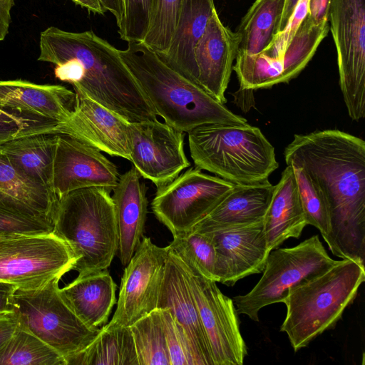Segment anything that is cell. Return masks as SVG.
Listing matches in <instances>:
<instances>
[{
    "instance_id": "cell-1",
    "label": "cell",
    "mask_w": 365,
    "mask_h": 365,
    "mask_svg": "<svg viewBox=\"0 0 365 365\" xmlns=\"http://www.w3.org/2000/svg\"><path fill=\"white\" fill-rule=\"evenodd\" d=\"M287 165L304 170L328 209L331 252L364 264L365 142L339 130L295 134L284 151Z\"/></svg>"
},
{
    "instance_id": "cell-2",
    "label": "cell",
    "mask_w": 365,
    "mask_h": 365,
    "mask_svg": "<svg viewBox=\"0 0 365 365\" xmlns=\"http://www.w3.org/2000/svg\"><path fill=\"white\" fill-rule=\"evenodd\" d=\"M72 58L83 77L73 89L122 116L129 123L155 120L157 115L123 61L119 50L91 30L71 32L49 26L40 34L38 61Z\"/></svg>"
},
{
    "instance_id": "cell-3",
    "label": "cell",
    "mask_w": 365,
    "mask_h": 365,
    "mask_svg": "<svg viewBox=\"0 0 365 365\" xmlns=\"http://www.w3.org/2000/svg\"><path fill=\"white\" fill-rule=\"evenodd\" d=\"M120 57L153 108L166 124L188 133L206 124L245 125L203 89L175 71L143 42L130 41Z\"/></svg>"
},
{
    "instance_id": "cell-4",
    "label": "cell",
    "mask_w": 365,
    "mask_h": 365,
    "mask_svg": "<svg viewBox=\"0 0 365 365\" xmlns=\"http://www.w3.org/2000/svg\"><path fill=\"white\" fill-rule=\"evenodd\" d=\"M364 280V264L342 259L321 275L291 290L282 302L287 314L280 331L287 334L295 352L335 327Z\"/></svg>"
},
{
    "instance_id": "cell-5",
    "label": "cell",
    "mask_w": 365,
    "mask_h": 365,
    "mask_svg": "<svg viewBox=\"0 0 365 365\" xmlns=\"http://www.w3.org/2000/svg\"><path fill=\"white\" fill-rule=\"evenodd\" d=\"M196 168L235 185L264 182L278 168L274 148L249 124H206L187 133Z\"/></svg>"
},
{
    "instance_id": "cell-6",
    "label": "cell",
    "mask_w": 365,
    "mask_h": 365,
    "mask_svg": "<svg viewBox=\"0 0 365 365\" xmlns=\"http://www.w3.org/2000/svg\"><path fill=\"white\" fill-rule=\"evenodd\" d=\"M110 190L92 187L59 199L53 232L71 247L78 275L108 269L118 250V232Z\"/></svg>"
},
{
    "instance_id": "cell-7",
    "label": "cell",
    "mask_w": 365,
    "mask_h": 365,
    "mask_svg": "<svg viewBox=\"0 0 365 365\" xmlns=\"http://www.w3.org/2000/svg\"><path fill=\"white\" fill-rule=\"evenodd\" d=\"M337 262L328 255L318 235L292 247L274 249L259 282L248 293L233 298L236 311L258 322L262 308L282 302L292 289L321 275Z\"/></svg>"
},
{
    "instance_id": "cell-8",
    "label": "cell",
    "mask_w": 365,
    "mask_h": 365,
    "mask_svg": "<svg viewBox=\"0 0 365 365\" xmlns=\"http://www.w3.org/2000/svg\"><path fill=\"white\" fill-rule=\"evenodd\" d=\"M59 280L36 290L16 289L14 302L19 327L55 349L67 365L94 339L100 328L86 325L67 305L59 293Z\"/></svg>"
},
{
    "instance_id": "cell-9",
    "label": "cell",
    "mask_w": 365,
    "mask_h": 365,
    "mask_svg": "<svg viewBox=\"0 0 365 365\" xmlns=\"http://www.w3.org/2000/svg\"><path fill=\"white\" fill-rule=\"evenodd\" d=\"M76 258L53 232L0 239V281L17 289H41L73 270Z\"/></svg>"
},
{
    "instance_id": "cell-10",
    "label": "cell",
    "mask_w": 365,
    "mask_h": 365,
    "mask_svg": "<svg viewBox=\"0 0 365 365\" xmlns=\"http://www.w3.org/2000/svg\"><path fill=\"white\" fill-rule=\"evenodd\" d=\"M339 85L349 117L365 116V0H330Z\"/></svg>"
},
{
    "instance_id": "cell-11",
    "label": "cell",
    "mask_w": 365,
    "mask_h": 365,
    "mask_svg": "<svg viewBox=\"0 0 365 365\" xmlns=\"http://www.w3.org/2000/svg\"><path fill=\"white\" fill-rule=\"evenodd\" d=\"M234 185L196 167L191 168L168 184L157 187L152 210L173 235L187 232L205 218Z\"/></svg>"
},
{
    "instance_id": "cell-12",
    "label": "cell",
    "mask_w": 365,
    "mask_h": 365,
    "mask_svg": "<svg viewBox=\"0 0 365 365\" xmlns=\"http://www.w3.org/2000/svg\"><path fill=\"white\" fill-rule=\"evenodd\" d=\"M180 259L209 341L214 365H242L247 349L232 299L222 293L216 282Z\"/></svg>"
},
{
    "instance_id": "cell-13",
    "label": "cell",
    "mask_w": 365,
    "mask_h": 365,
    "mask_svg": "<svg viewBox=\"0 0 365 365\" xmlns=\"http://www.w3.org/2000/svg\"><path fill=\"white\" fill-rule=\"evenodd\" d=\"M328 31V21L318 23L307 14L289 43L284 59L269 58L262 53L237 52L232 70L240 88H267L294 78L314 56Z\"/></svg>"
},
{
    "instance_id": "cell-14",
    "label": "cell",
    "mask_w": 365,
    "mask_h": 365,
    "mask_svg": "<svg viewBox=\"0 0 365 365\" xmlns=\"http://www.w3.org/2000/svg\"><path fill=\"white\" fill-rule=\"evenodd\" d=\"M168 252L167 247H158L143 236L125 266L117 308L109 324L130 327L157 308Z\"/></svg>"
},
{
    "instance_id": "cell-15",
    "label": "cell",
    "mask_w": 365,
    "mask_h": 365,
    "mask_svg": "<svg viewBox=\"0 0 365 365\" xmlns=\"http://www.w3.org/2000/svg\"><path fill=\"white\" fill-rule=\"evenodd\" d=\"M130 158L142 178L164 186L190 166L184 133L158 119L130 123Z\"/></svg>"
},
{
    "instance_id": "cell-16",
    "label": "cell",
    "mask_w": 365,
    "mask_h": 365,
    "mask_svg": "<svg viewBox=\"0 0 365 365\" xmlns=\"http://www.w3.org/2000/svg\"><path fill=\"white\" fill-rule=\"evenodd\" d=\"M119 177L117 166L101 150L71 136L57 134L51 188L58 199L87 187H103L112 191Z\"/></svg>"
},
{
    "instance_id": "cell-17",
    "label": "cell",
    "mask_w": 365,
    "mask_h": 365,
    "mask_svg": "<svg viewBox=\"0 0 365 365\" xmlns=\"http://www.w3.org/2000/svg\"><path fill=\"white\" fill-rule=\"evenodd\" d=\"M73 110L53 133L75 138L101 152L130 160V123L116 113L74 89Z\"/></svg>"
},
{
    "instance_id": "cell-18",
    "label": "cell",
    "mask_w": 365,
    "mask_h": 365,
    "mask_svg": "<svg viewBox=\"0 0 365 365\" xmlns=\"http://www.w3.org/2000/svg\"><path fill=\"white\" fill-rule=\"evenodd\" d=\"M75 100V92L61 85L0 81V110L36 123L56 127L65 122Z\"/></svg>"
},
{
    "instance_id": "cell-19",
    "label": "cell",
    "mask_w": 365,
    "mask_h": 365,
    "mask_svg": "<svg viewBox=\"0 0 365 365\" xmlns=\"http://www.w3.org/2000/svg\"><path fill=\"white\" fill-rule=\"evenodd\" d=\"M237 51L235 32L222 23L215 9L194 48L195 84L223 104Z\"/></svg>"
},
{
    "instance_id": "cell-20",
    "label": "cell",
    "mask_w": 365,
    "mask_h": 365,
    "mask_svg": "<svg viewBox=\"0 0 365 365\" xmlns=\"http://www.w3.org/2000/svg\"><path fill=\"white\" fill-rule=\"evenodd\" d=\"M201 232L210 235L214 242L218 256L219 282L233 286L238 280L264 270L270 250L263 223Z\"/></svg>"
},
{
    "instance_id": "cell-21",
    "label": "cell",
    "mask_w": 365,
    "mask_h": 365,
    "mask_svg": "<svg viewBox=\"0 0 365 365\" xmlns=\"http://www.w3.org/2000/svg\"><path fill=\"white\" fill-rule=\"evenodd\" d=\"M164 277L157 308L168 309L182 326L204 365H214L187 273L178 255L168 246Z\"/></svg>"
},
{
    "instance_id": "cell-22",
    "label": "cell",
    "mask_w": 365,
    "mask_h": 365,
    "mask_svg": "<svg viewBox=\"0 0 365 365\" xmlns=\"http://www.w3.org/2000/svg\"><path fill=\"white\" fill-rule=\"evenodd\" d=\"M134 166L120 175L111 195L118 232V253L125 266L144 236L148 211L147 187Z\"/></svg>"
},
{
    "instance_id": "cell-23",
    "label": "cell",
    "mask_w": 365,
    "mask_h": 365,
    "mask_svg": "<svg viewBox=\"0 0 365 365\" xmlns=\"http://www.w3.org/2000/svg\"><path fill=\"white\" fill-rule=\"evenodd\" d=\"M274 187L268 180L255 184L235 185L225 198L192 229L219 231L262 224Z\"/></svg>"
},
{
    "instance_id": "cell-24",
    "label": "cell",
    "mask_w": 365,
    "mask_h": 365,
    "mask_svg": "<svg viewBox=\"0 0 365 365\" xmlns=\"http://www.w3.org/2000/svg\"><path fill=\"white\" fill-rule=\"evenodd\" d=\"M58 203L51 188L23 174L0 153V209L54 225Z\"/></svg>"
},
{
    "instance_id": "cell-25",
    "label": "cell",
    "mask_w": 365,
    "mask_h": 365,
    "mask_svg": "<svg viewBox=\"0 0 365 365\" xmlns=\"http://www.w3.org/2000/svg\"><path fill=\"white\" fill-rule=\"evenodd\" d=\"M117 285L107 269L78 277L59 293L71 310L86 325L101 328L108 322L116 304Z\"/></svg>"
},
{
    "instance_id": "cell-26",
    "label": "cell",
    "mask_w": 365,
    "mask_h": 365,
    "mask_svg": "<svg viewBox=\"0 0 365 365\" xmlns=\"http://www.w3.org/2000/svg\"><path fill=\"white\" fill-rule=\"evenodd\" d=\"M215 10L214 0H182L168 50L158 54L168 66L195 83L194 48Z\"/></svg>"
},
{
    "instance_id": "cell-27",
    "label": "cell",
    "mask_w": 365,
    "mask_h": 365,
    "mask_svg": "<svg viewBox=\"0 0 365 365\" xmlns=\"http://www.w3.org/2000/svg\"><path fill=\"white\" fill-rule=\"evenodd\" d=\"M307 225L292 165H287L274 185L263 221V230L270 251L289 238H299Z\"/></svg>"
},
{
    "instance_id": "cell-28",
    "label": "cell",
    "mask_w": 365,
    "mask_h": 365,
    "mask_svg": "<svg viewBox=\"0 0 365 365\" xmlns=\"http://www.w3.org/2000/svg\"><path fill=\"white\" fill-rule=\"evenodd\" d=\"M56 140L57 133L27 134L3 144L0 153L23 174L52 190Z\"/></svg>"
},
{
    "instance_id": "cell-29",
    "label": "cell",
    "mask_w": 365,
    "mask_h": 365,
    "mask_svg": "<svg viewBox=\"0 0 365 365\" xmlns=\"http://www.w3.org/2000/svg\"><path fill=\"white\" fill-rule=\"evenodd\" d=\"M285 0H255L235 32L237 52L250 55L265 50L279 33Z\"/></svg>"
},
{
    "instance_id": "cell-30",
    "label": "cell",
    "mask_w": 365,
    "mask_h": 365,
    "mask_svg": "<svg viewBox=\"0 0 365 365\" xmlns=\"http://www.w3.org/2000/svg\"><path fill=\"white\" fill-rule=\"evenodd\" d=\"M67 365H138L130 327L106 324Z\"/></svg>"
},
{
    "instance_id": "cell-31",
    "label": "cell",
    "mask_w": 365,
    "mask_h": 365,
    "mask_svg": "<svg viewBox=\"0 0 365 365\" xmlns=\"http://www.w3.org/2000/svg\"><path fill=\"white\" fill-rule=\"evenodd\" d=\"M129 327L138 365H170L161 309H155Z\"/></svg>"
},
{
    "instance_id": "cell-32",
    "label": "cell",
    "mask_w": 365,
    "mask_h": 365,
    "mask_svg": "<svg viewBox=\"0 0 365 365\" xmlns=\"http://www.w3.org/2000/svg\"><path fill=\"white\" fill-rule=\"evenodd\" d=\"M173 237L170 250L202 276L219 282L218 256L210 235L192 229Z\"/></svg>"
},
{
    "instance_id": "cell-33",
    "label": "cell",
    "mask_w": 365,
    "mask_h": 365,
    "mask_svg": "<svg viewBox=\"0 0 365 365\" xmlns=\"http://www.w3.org/2000/svg\"><path fill=\"white\" fill-rule=\"evenodd\" d=\"M0 365H66V361L46 343L19 327L0 349Z\"/></svg>"
},
{
    "instance_id": "cell-34",
    "label": "cell",
    "mask_w": 365,
    "mask_h": 365,
    "mask_svg": "<svg viewBox=\"0 0 365 365\" xmlns=\"http://www.w3.org/2000/svg\"><path fill=\"white\" fill-rule=\"evenodd\" d=\"M182 0H153L150 24L143 42L158 54L171 42Z\"/></svg>"
},
{
    "instance_id": "cell-35",
    "label": "cell",
    "mask_w": 365,
    "mask_h": 365,
    "mask_svg": "<svg viewBox=\"0 0 365 365\" xmlns=\"http://www.w3.org/2000/svg\"><path fill=\"white\" fill-rule=\"evenodd\" d=\"M290 165L294 172L307 223L319 230L329 246L331 240V227L325 200L303 168Z\"/></svg>"
},
{
    "instance_id": "cell-36",
    "label": "cell",
    "mask_w": 365,
    "mask_h": 365,
    "mask_svg": "<svg viewBox=\"0 0 365 365\" xmlns=\"http://www.w3.org/2000/svg\"><path fill=\"white\" fill-rule=\"evenodd\" d=\"M170 365H204L182 326L168 309H161Z\"/></svg>"
},
{
    "instance_id": "cell-37",
    "label": "cell",
    "mask_w": 365,
    "mask_h": 365,
    "mask_svg": "<svg viewBox=\"0 0 365 365\" xmlns=\"http://www.w3.org/2000/svg\"><path fill=\"white\" fill-rule=\"evenodd\" d=\"M153 0H124L125 15L118 32L121 39L142 42L148 30Z\"/></svg>"
},
{
    "instance_id": "cell-38",
    "label": "cell",
    "mask_w": 365,
    "mask_h": 365,
    "mask_svg": "<svg viewBox=\"0 0 365 365\" xmlns=\"http://www.w3.org/2000/svg\"><path fill=\"white\" fill-rule=\"evenodd\" d=\"M53 228L51 222L0 209V237L50 233Z\"/></svg>"
},
{
    "instance_id": "cell-39",
    "label": "cell",
    "mask_w": 365,
    "mask_h": 365,
    "mask_svg": "<svg viewBox=\"0 0 365 365\" xmlns=\"http://www.w3.org/2000/svg\"><path fill=\"white\" fill-rule=\"evenodd\" d=\"M308 11L309 0H299L284 29L279 32L270 45L261 53L269 58L284 59L289 43L308 14Z\"/></svg>"
},
{
    "instance_id": "cell-40",
    "label": "cell",
    "mask_w": 365,
    "mask_h": 365,
    "mask_svg": "<svg viewBox=\"0 0 365 365\" xmlns=\"http://www.w3.org/2000/svg\"><path fill=\"white\" fill-rule=\"evenodd\" d=\"M54 127L36 123L0 110V146L21 135L53 133Z\"/></svg>"
},
{
    "instance_id": "cell-41",
    "label": "cell",
    "mask_w": 365,
    "mask_h": 365,
    "mask_svg": "<svg viewBox=\"0 0 365 365\" xmlns=\"http://www.w3.org/2000/svg\"><path fill=\"white\" fill-rule=\"evenodd\" d=\"M16 287L0 281V317L15 312L14 296Z\"/></svg>"
},
{
    "instance_id": "cell-42",
    "label": "cell",
    "mask_w": 365,
    "mask_h": 365,
    "mask_svg": "<svg viewBox=\"0 0 365 365\" xmlns=\"http://www.w3.org/2000/svg\"><path fill=\"white\" fill-rule=\"evenodd\" d=\"M19 327L15 312L0 317V349L9 341Z\"/></svg>"
},
{
    "instance_id": "cell-43",
    "label": "cell",
    "mask_w": 365,
    "mask_h": 365,
    "mask_svg": "<svg viewBox=\"0 0 365 365\" xmlns=\"http://www.w3.org/2000/svg\"><path fill=\"white\" fill-rule=\"evenodd\" d=\"M14 4L15 0H0V41H4L9 34Z\"/></svg>"
},
{
    "instance_id": "cell-44",
    "label": "cell",
    "mask_w": 365,
    "mask_h": 365,
    "mask_svg": "<svg viewBox=\"0 0 365 365\" xmlns=\"http://www.w3.org/2000/svg\"><path fill=\"white\" fill-rule=\"evenodd\" d=\"M330 0H309L308 14L316 22L328 21Z\"/></svg>"
},
{
    "instance_id": "cell-45",
    "label": "cell",
    "mask_w": 365,
    "mask_h": 365,
    "mask_svg": "<svg viewBox=\"0 0 365 365\" xmlns=\"http://www.w3.org/2000/svg\"><path fill=\"white\" fill-rule=\"evenodd\" d=\"M100 1L106 11L110 12L114 16L118 27L120 29L125 15L124 0H100Z\"/></svg>"
},
{
    "instance_id": "cell-46",
    "label": "cell",
    "mask_w": 365,
    "mask_h": 365,
    "mask_svg": "<svg viewBox=\"0 0 365 365\" xmlns=\"http://www.w3.org/2000/svg\"><path fill=\"white\" fill-rule=\"evenodd\" d=\"M299 1V0H285L284 6L279 23V32L284 30L286 27Z\"/></svg>"
},
{
    "instance_id": "cell-47",
    "label": "cell",
    "mask_w": 365,
    "mask_h": 365,
    "mask_svg": "<svg viewBox=\"0 0 365 365\" xmlns=\"http://www.w3.org/2000/svg\"><path fill=\"white\" fill-rule=\"evenodd\" d=\"M94 14H104L106 12L100 0H71Z\"/></svg>"
},
{
    "instance_id": "cell-48",
    "label": "cell",
    "mask_w": 365,
    "mask_h": 365,
    "mask_svg": "<svg viewBox=\"0 0 365 365\" xmlns=\"http://www.w3.org/2000/svg\"><path fill=\"white\" fill-rule=\"evenodd\" d=\"M3 238H6V237H0V239H3Z\"/></svg>"
}]
</instances>
